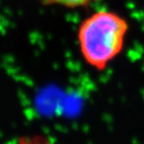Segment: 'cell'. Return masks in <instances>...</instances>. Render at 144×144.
I'll list each match as a JSON object with an SVG mask.
<instances>
[{
  "label": "cell",
  "instance_id": "1",
  "mask_svg": "<svg viewBox=\"0 0 144 144\" xmlns=\"http://www.w3.org/2000/svg\"><path fill=\"white\" fill-rule=\"evenodd\" d=\"M129 23L110 9H99L86 17L76 32L78 49L90 68L103 72L121 54L126 45Z\"/></svg>",
  "mask_w": 144,
  "mask_h": 144
},
{
  "label": "cell",
  "instance_id": "3",
  "mask_svg": "<svg viewBox=\"0 0 144 144\" xmlns=\"http://www.w3.org/2000/svg\"><path fill=\"white\" fill-rule=\"evenodd\" d=\"M17 144H51V139L43 134H28L20 137Z\"/></svg>",
  "mask_w": 144,
  "mask_h": 144
},
{
  "label": "cell",
  "instance_id": "2",
  "mask_svg": "<svg viewBox=\"0 0 144 144\" xmlns=\"http://www.w3.org/2000/svg\"><path fill=\"white\" fill-rule=\"evenodd\" d=\"M44 6H57L68 9L85 8L99 0H37Z\"/></svg>",
  "mask_w": 144,
  "mask_h": 144
}]
</instances>
